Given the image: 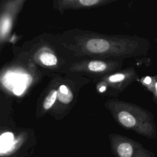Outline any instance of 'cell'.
I'll list each match as a JSON object with an SVG mask.
<instances>
[{"mask_svg":"<svg viewBox=\"0 0 157 157\" xmlns=\"http://www.w3.org/2000/svg\"><path fill=\"white\" fill-rule=\"evenodd\" d=\"M109 43L107 40L101 39H92L86 44V49L93 53H101L108 50Z\"/></svg>","mask_w":157,"mask_h":157,"instance_id":"1","label":"cell"},{"mask_svg":"<svg viewBox=\"0 0 157 157\" xmlns=\"http://www.w3.org/2000/svg\"><path fill=\"white\" fill-rule=\"evenodd\" d=\"M141 83L153 96V99L157 103V75L145 76L140 80Z\"/></svg>","mask_w":157,"mask_h":157,"instance_id":"2","label":"cell"},{"mask_svg":"<svg viewBox=\"0 0 157 157\" xmlns=\"http://www.w3.org/2000/svg\"><path fill=\"white\" fill-rule=\"evenodd\" d=\"M57 98L60 102L67 104L72 100L73 94L66 85H62L57 91Z\"/></svg>","mask_w":157,"mask_h":157,"instance_id":"3","label":"cell"},{"mask_svg":"<svg viewBox=\"0 0 157 157\" xmlns=\"http://www.w3.org/2000/svg\"><path fill=\"white\" fill-rule=\"evenodd\" d=\"M117 151L120 157H131L134 152L133 146L129 142H123L117 146Z\"/></svg>","mask_w":157,"mask_h":157,"instance_id":"4","label":"cell"},{"mask_svg":"<svg viewBox=\"0 0 157 157\" xmlns=\"http://www.w3.org/2000/svg\"><path fill=\"white\" fill-rule=\"evenodd\" d=\"M13 140V134L10 132L4 133L1 136V152L4 153L10 149Z\"/></svg>","mask_w":157,"mask_h":157,"instance_id":"5","label":"cell"},{"mask_svg":"<svg viewBox=\"0 0 157 157\" xmlns=\"http://www.w3.org/2000/svg\"><path fill=\"white\" fill-rule=\"evenodd\" d=\"M40 61L46 66H54L57 63L56 57L50 53H42L40 55Z\"/></svg>","mask_w":157,"mask_h":157,"instance_id":"6","label":"cell"},{"mask_svg":"<svg viewBox=\"0 0 157 157\" xmlns=\"http://www.w3.org/2000/svg\"><path fill=\"white\" fill-rule=\"evenodd\" d=\"M57 98V91L55 90H52L46 97L44 102V108L46 110L49 109L55 103L56 99Z\"/></svg>","mask_w":157,"mask_h":157,"instance_id":"7","label":"cell"},{"mask_svg":"<svg viewBox=\"0 0 157 157\" xmlns=\"http://www.w3.org/2000/svg\"><path fill=\"white\" fill-rule=\"evenodd\" d=\"M88 67L90 71L93 72H102L106 69L107 66L102 61H93L88 63Z\"/></svg>","mask_w":157,"mask_h":157,"instance_id":"8","label":"cell"},{"mask_svg":"<svg viewBox=\"0 0 157 157\" xmlns=\"http://www.w3.org/2000/svg\"><path fill=\"white\" fill-rule=\"evenodd\" d=\"M134 74H135L134 72H132V73H131L130 74H129L127 76L124 74H117L112 75L110 76L109 78V80L111 82H122L124 80H125L126 77H129V76L134 75Z\"/></svg>","mask_w":157,"mask_h":157,"instance_id":"9","label":"cell"},{"mask_svg":"<svg viewBox=\"0 0 157 157\" xmlns=\"http://www.w3.org/2000/svg\"><path fill=\"white\" fill-rule=\"evenodd\" d=\"M99 2H100V1L98 0H80L78 1V3L80 4L83 6H94Z\"/></svg>","mask_w":157,"mask_h":157,"instance_id":"10","label":"cell"},{"mask_svg":"<svg viewBox=\"0 0 157 157\" xmlns=\"http://www.w3.org/2000/svg\"><path fill=\"white\" fill-rule=\"evenodd\" d=\"M2 24H3V23H2ZM4 26V27L1 28V34H2L3 32L6 33L7 31L8 28L9 27V20H5L4 21V25H1V26Z\"/></svg>","mask_w":157,"mask_h":157,"instance_id":"11","label":"cell"},{"mask_svg":"<svg viewBox=\"0 0 157 157\" xmlns=\"http://www.w3.org/2000/svg\"><path fill=\"white\" fill-rule=\"evenodd\" d=\"M105 86H102V87L99 89V90H100V91L102 92L103 91H104V90H105Z\"/></svg>","mask_w":157,"mask_h":157,"instance_id":"12","label":"cell"}]
</instances>
